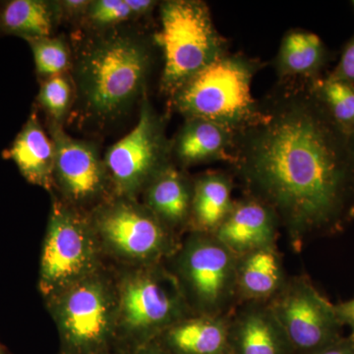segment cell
<instances>
[{
	"instance_id": "5",
	"label": "cell",
	"mask_w": 354,
	"mask_h": 354,
	"mask_svg": "<svg viewBox=\"0 0 354 354\" xmlns=\"http://www.w3.org/2000/svg\"><path fill=\"white\" fill-rule=\"evenodd\" d=\"M174 254L176 272L186 301L194 314L228 316L239 306V256L213 234L190 232Z\"/></svg>"
},
{
	"instance_id": "33",
	"label": "cell",
	"mask_w": 354,
	"mask_h": 354,
	"mask_svg": "<svg viewBox=\"0 0 354 354\" xmlns=\"http://www.w3.org/2000/svg\"><path fill=\"white\" fill-rule=\"evenodd\" d=\"M0 354H6V351H4L3 346L0 344Z\"/></svg>"
},
{
	"instance_id": "22",
	"label": "cell",
	"mask_w": 354,
	"mask_h": 354,
	"mask_svg": "<svg viewBox=\"0 0 354 354\" xmlns=\"http://www.w3.org/2000/svg\"><path fill=\"white\" fill-rule=\"evenodd\" d=\"M60 21L57 1L11 0L0 7V32L25 41L53 36Z\"/></svg>"
},
{
	"instance_id": "24",
	"label": "cell",
	"mask_w": 354,
	"mask_h": 354,
	"mask_svg": "<svg viewBox=\"0 0 354 354\" xmlns=\"http://www.w3.org/2000/svg\"><path fill=\"white\" fill-rule=\"evenodd\" d=\"M34 57L37 74L41 81L71 72L73 51L62 36L28 39Z\"/></svg>"
},
{
	"instance_id": "19",
	"label": "cell",
	"mask_w": 354,
	"mask_h": 354,
	"mask_svg": "<svg viewBox=\"0 0 354 354\" xmlns=\"http://www.w3.org/2000/svg\"><path fill=\"white\" fill-rule=\"evenodd\" d=\"M230 316L185 317L160 335V344L169 354H230Z\"/></svg>"
},
{
	"instance_id": "27",
	"label": "cell",
	"mask_w": 354,
	"mask_h": 354,
	"mask_svg": "<svg viewBox=\"0 0 354 354\" xmlns=\"http://www.w3.org/2000/svg\"><path fill=\"white\" fill-rule=\"evenodd\" d=\"M57 2L62 20L82 23L91 0H58Z\"/></svg>"
},
{
	"instance_id": "12",
	"label": "cell",
	"mask_w": 354,
	"mask_h": 354,
	"mask_svg": "<svg viewBox=\"0 0 354 354\" xmlns=\"http://www.w3.org/2000/svg\"><path fill=\"white\" fill-rule=\"evenodd\" d=\"M48 129L55 151V185L64 201L78 209L113 196L104 157L94 142L74 138L64 125L50 121Z\"/></svg>"
},
{
	"instance_id": "16",
	"label": "cell",
	"mask_w": 354,
	"mask_h": 354,
	"mask_svg": "<svg viewBox=\"0 0 354 354\" xmlns=\"http://www.w3.org/2000/svg\"><path fill=\"white\" fill-rule=\"evenodd\" d=\"M194 178L174 162L144 191V203L165 227L176 234L189 230Z\"/></svg>"
},
{
	"instance_id": "2",
	"label": "cell",
	"mask_w": 354,
	"mask_h": 354,
	"mask_svg": "<svg viewBox=\"0 0 354 354\" xmlns=\"http://www.w3.org/2000/svg\"><path fill=\"white\" fill-rule=\"evenodd\" d=\"M152 44L128 26L90 32L80 41L70 74L86 120L100 127L111 124L148 94Z\"/></svg>"
},
{
	"instance_id": "30",
	"label": "cell",
	"mask_w": 354,
	"mask_h": 354,
	"mask_svg": "<svg viewBox=\"0 0 354 354\" xmlns=\"http://www.w3.org/2000/svg\"><path fill=\"white\" fill-rule=\"evenodd\" d=\"M335 306L344 327H348L351 334H354V297L335 304Z\"/></svg>"
},
{
	"instance_id": "29",
	"label": "cell",
	"mask_w": 354,
	"mask_h": 354,
	"mask_svg": "<svg viewBox=\"0 0 354 354\" xmlns=\"http://www.w3.org/2000/svg\"><path fill=\"white\" fill-rule=\"evenodd\" d=\"M315 354H354V334L342 335L341 339Z\"/></svg>"
},
{
	"instance_id": "20",
	"label": "cell",
	"mask_w": 354,
	"mask_h": 354,
	"mask_svg": "<svg viewBox=\"0 0 354 354\" xmlns=\"http://www.w3.org/2000/svg\"><path fill=\"white\" fill-rule=\"evenodd\" d=\"M234 185L232 172L207 171L195 177L190 232L215 234L234 208Z\"/></svg>"
},
{
	"instance_id": "21",
	"label": "cell",
	"mask_w": 354,
	"mask_h": 354,
	"mask_svg": "<svg viewBox=\"0 0 354 354\" xmlns=\"http://www.w3.org/2000/svg\"><path fill=\"white\" fill-rule=\"evenodd\" d=\"M325 46L314 32L301 29L286 32L274 59L279 81H308L318 77L326 62Z\"/></svg>"
},
{
	"instance_id": "17",
	"label": "cell",
	"mask_w": 354,
	"mask_h": 354,
	"mask_svg": "<svg viewBox=\"0 0 354 354\" xmlns=\"http://www.w3.org/2000/svg\"><path fill=\"white\" fill-rule=\"evenodd\" d=\"M3 156L13 160L28 183L48 191L55 187V145L50 134L44 131L37 111L30 114Z\"/></svg>"
},
{
	"instance_id": "26",
	"label": "cell",
	"mask_w": 354,
	"mask_h": 354,
	"mask_svg": "<svg viewBox=\"0 0 354 354\" xmlns=\"http://www.w3.org/2000/svg\"><path fill=\"white\" fill-rule=\"evenodd\" d=\"M138 20L130 0H91L82 24L90 32H101L127 27Z\"/></svg>"
},
{
	"instance_id": "31",
	"label": "cell",
	"mask_w": 354,
	"mask_h": 354,
	"mask_svg": "<svg viewBox=\"0 0 354 354\" xmlns=\"http://www.w3.org/2000/svg\"><path fill=\"white\" fill-rule=\"evenodd\" d=\"M139 354H169L164 348L162 344H149L145 348L142 349L141 353Z\"/></svg>"
},
{
	"instance_id": "18",
	"label": "cell",
	"mask_w": 354,
	"mask_h": 354,
	"mask_svg": "<svg viewBox=\"0 0 354 354\" xmlns=\"http://www.w3.org/2000/svg\"><path fill=\"white\" fill-rule=\"evenodd\" d=\"M288 278L283 256L277 245L239 255L236 269L239 305L268 304L281 291Z\"/></svg>"
},
{
	"instance_id": "25",
	"label": "cell",
	"mask_w": 354,
	"mask_h": 354,
	"mask_svg": "<svg viewBox=\"0 0 354 354\" xmlns=\"http://www.w3.org/2000/svg\"><path fill=\"white\" fill-rule=\"evenodd\" d=\"M76 100L71 74H62L41 81L37 101L48 115V121L64 125Z\"/></svg>"
},
{
	"instance_id": "28",
	"label": "cell",
	"mask_w": 354,
	"mask_h": 354,
	"mask_svg": "<svg viewBox=\"0 0 354 354\" xmlns=\"http://www.w3.org/2000/svg\"><path fill=\"white\" fill-rule=\"evenodd\" d=\"M330 76L354 85V37L344 48L341 60Z\"/></svg>"
},
{
	"instance_id": "9",
	"label": "cell",
	"mask_w": 354,
	"mask_h": 354,
	"mask_svg": "<svg viewBox=\"0 0 354 354\" xmlns=\"http://www.w3.org/2000/svg\"><path fill=\"white\" fill-rule=\"evenodd\" d=\"M193 314L176 277L160 263L147 265L121 285L118 318L134 335L160 337Z\"/></svg>"
},
{
	"instance_id": "34",
	"label": "cell",
	"mask_w": 354,
	"mask_h": 354,
	"mask_svg": "<svg viewBox=\"0 0 354 354\" xmlns=\"http://www.w3.org/2000/svg\"><path fill=\"white\" fill-rule=\"evenodd\" d=\"M353 6H354V1H353Z\"/></svg>"
},
{
	"instance_id": "6",
	"label": "cell",
	"mask_w": 354,
	"mask_h": 354,
	"mask_svg": "<svg viewBox=\"0 0 354 354\" xmlns=\"http://www.w3.org/2000/svg\"><path fill=\"white\" fill-rule=\"evenodd\" d=\"M95 241L90 216L55 198L39 269V288L46 297H55L94 274L97 264Z\"/></svg>"
},
{
	"instance_id": "11",
	"label": "cell",
	"mask_w": 354,
	"mask_h": 354,
	"mask_svg": "<svg viewBox=\"0 0 354 354\" xmlns=\"http://www.w3.org/2000/svg\"><path fill=\"white\" fill-rule=\"evenodd\" d=\"M53 299L55 320L67 348L87 353L108 342L118 320V302L104 281L93 274Z\"/></svg>"
},
{
	"instance_id": "13",
	"label": "cell",
	"mask_w": 354,
	"mask_h": 354,
	"mask_svg": "<svg viewBox=\"0 0 354 354\" xmlns=\"http://www.w3.org/2000/svg\"><path fill=\"white\" fill-rule=\"evenodd\" d=\"M230 354H293L269 304H239L230 316Z\"/></svg>"
},
{
	"instance_id": "15",
	"label": "cell",
	"mask_w": 354,
	"mask_h": 354,
	"mask_svg": "<svg viewBox=\"0 0 354 354\" xmlns=\"http://www.w3.org/2000/svg\"><path fill=\"white\" fill-rule=\"evenodd\" d=\"M234 131L225 127L202 120L188 118L171 141L172 162L179 167L225 162L232 160Z\"/></svg>"
},
{
	"instance_id": "8",
	"label": "cell",
	"mask_w": 354,
	"mask_h": 354,
	"mask_svg": "<svg viewBox=\"0 0 354 354\" xmlns=\"http://www.w3.org/2000/svg\"><path fill=\"white\" fill-rule=\"evenodd\" d=\"M90 220L95 234L127 259L156 264L172 257L180 246L176 234L132 198L113 195L95 207Z\"/></svg>"
},
{
	"instance_id": "14",
	"label": "cell",
	"mask_w": 354,
	"mask_h": 354,
	"mask_svg": "<svg viewBox=\"0 0 354 354\" xmlns=\"http://www.w3.org/2000/svg\"><path fill=\"white\" fill-rule=\"evenodd\" d=\"M279 228L278 216L269 206L244 194L235 200L230 215L214 235L239 256L277 245Z\"/></svg>"
},
{
	"instance_id": "3",
	"label": "cell",
	"mask_w": 354,
	"mask_h": 354,
	"mask_svg": "<svg viewBox=\"0 0 354 354\" xmlns=\"http://www.w3.org/2000/svg\"><path fill=\"white\" fill-rule=\"evenodd\" d=\"M264 64L230 51L218 57L169 99L184 120L202 118L237 132L252 122L259 109L252 84Z\"/></svg>"
},
{
	"instance_id": "7",
	"label": "cell",
	"mask_w": 354,
	"mask_h": 354,
	"mask_svg": "<svg viewBox=\"0 0 354 354\" xmlns=\"http://www.w3.org/2000/svg\"><path fill=\"white\" fill-rule=\"evenodd\" d=\"M104 160L113 195L132 199L174 162L167 120L153 108L148 94L140 102L136 125L109 147Z\"/></svg>"
},
{
	"instance_id": "4",
	"label": "cell",
	"mask_w": 354,
	"mask_h": 354,
	"mask_svg": "<svg viewBox=\"0 0 354 354\" xmlns=\"http://www.w3.org/2000/svg\"><path fill=\"white\" fill-rule=\"evenodd\" d=\"M160 29L153 36L164 57L160 91L171 99L183 86L228 53L227 39L216 30L201 0H165L158 4Z\"/></svg>"
},
{
	"instance_id": "32",
	"label": "cell",
	"mask_w": 354,
	"mask_h": 354,
	"mask_svg": "<svg viewBox=\"0 0 354 354\" xmlns=\"http://www.w3.org/2000/svg\"><path fill=\"white\" fill-rule=\"evenodd\" d=\"M348 148L351 164H353L354 167V132L348 135Z\"/></svg>"
},
{
	"instance_id": "1",
	"label": "cell",
	"mask_w": 354,
	"mask_h": 354,
	"mask_svg": "<svg viewBox=\"0 0 354 354\" xmlns=\"http://www.w3.org/2000/svg\"><path fill=\"white\" fill-rule=\"evenodd\" d=\"M230 165L244 194L274 212L293 250L354 223V167L348 135L307 81H279L252 122L235 132Z\"/></svg>"
},
{
	"instance_id": "23",
	"label": "cell",
	"mask_w": 354,
	"mask_h": 354,
	"mask_svg": "<svg viewBox=\"0 0 354 354\" xmlns=\"http://www.w3.org/2000/svg\"><path fill=\"white\" fill-rule=\"evenodd\" d=\"M310 91L337 127L354 132V85L330 75L307 81Z\"/></svg>"
},
{
	"instance_id": "10",
	"label": "cell",
	"mask_w": 354,
	"mask_h": 354,
	"mask_svg": "<svg viewBox=\"0 0 354 354\" xmlns=\"http://www.w3.org/2000/svg\"><path fill=\"white\" fill-rule=\"evenodd\" d=\"M288 337L293 354H315L344 335L334 304L308 276L288 277L268 302Z\"/></svg>"
}]
</instances>
